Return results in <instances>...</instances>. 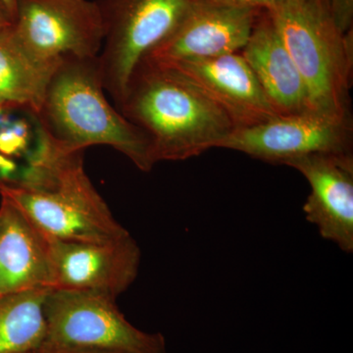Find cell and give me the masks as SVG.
<instances>
[{"label": "cell", "mask_w": 353, "mask_h": 353, "mask_svg": "<svg viewBox=\"0 0 353 353\" xmlns=\"http://www.w3.org/2000/svg\"><path fill=\"white\" fill-rule=\"evenodd\" d=\"M307 92L310 110L352 118V34L334 24L329 0H288L264 9Z\"/></svg>", "instance_id": "obj_4"}, {"label": "cell", "mask_w": 353, "mask_h": 353, "mask_svg": "<svg viewBox=\"0 0 353 353\" xmlns=\"http://www.w3.org/2000/svg\"><path fill=\"white\" fill-rule=\"evenodd\" d=\"M329 6L336 28L343 34H352L353 0H329Z\"/></svg>", "instance_id": "obj_18"}, {"label": "cell", "mask_w": 353, "mask_h": 353, "mask_svg": "<svg viewBox=\"0 0 353 353\" xmlns=\"http://www.w3.org/2000/svg\"><path fill=\"white\" fill-rule=\"evenodd\" d=\"M97 57L63 58L32 117L39 129L64 150L83 152L90 146L108 145L139 170L152 171L157 163L150 139L109 103Z\"/></svg>", "instance_id": "obj_3"}, {"label": "cell", "mask_w": 353, "mask_h": 353, "mask_svg": "<svg viewBox=\"0 0 353 353\" xmlns=\"http://www.w3.org/2000/svg\"><path fill=\"white\" fill-rule=\"evenodd\" d=\"M13 29L26 50L53 65L97 57L104 39L99 7L88 0H17Z\"/></svg>", "instance_id": "obj_7"}, {"label": "cell", "mask_w": 353, "mask_h": 353, "mask_svg": "<svg viewBox=\"0 0 353 353\" xmlns=\"http://www.w3.org/2000/svg\"><path fill=\"white\" fill-rule=\"evenodd\" d=\"M39 353H116L99 352V350H76V348L57 347L43 345L39 348Z\"/></svg>", "instance_id": "obj_21"}, {"label": "cell", "mask_w": 353, "mask_h": 353, "mask_svg": "<svg viewBox=\"0 0 353 353\" xmlns=\"http://www.w3.org/2000/svg\"><path fill=\"white\" fill-rule=\"evenodd\" d=\"M1 3L6 7V10L10 14L11 18H12L14 22V18H15L16 7H17V0H0Z\"/></svg>", "instance_id": "obj_23"}, {"label": "cell", "mask_w": 353, "mask_h": 353, "mask_svg": "<svg viewBox=\"0 0 353 353\" xmlns=\"http://www.w3.org/2000/svg\"><path fill=\"white\" fill-rule=\"evenodd\" d=\"M219 1L227 2V3L234 4V6H241L252 7V8L264 9L276 6V4L282 3L288 0H219Z\"/></svg>", "instance_id": "obj_20"}, {"label": "cell", "mask_w": 353, "mask_h": 353, "mask_svg": "<svg viewBox=\"0 0 353 353\" xmlns=\"http://www.w3.org/2000/svg\"><path fill=\"white\" fill-rule=\"evenodd\" d=\"M150 139L155 163L183 161L220 148L233 122L175 69L141 61L117 108Z\"/></svg>", "instance_id": "obj_2"}, {"label": "cell", "mask_w": 353, "mask_h": 353, "mask_svg": "<svg viewBox=\"0 0 353 353\" xmlns=\"http://www.w3.org/2000/svg\"><path fill=\"white\" fill-rule=\"evenodd\" d=\"M17 175L18 166L13 158L0 152V182H11L17 179Z\"/></svg>", "instance_id": "obj_19"}, {"label": "cell", "mask_w": 353, "mask_h": 353, "mask_svg": "<svg viewBox=\"0 0 353 353\" xmlns=\"http://www.w3.org/2000/svg\"><path fill=\"white\" fill-rule=\"evenodd\" d=\"M50 290L0 296V353H32L46 343L44 301Z\"/></svg>", "instance_id": "obj_16"}, {"label": "cell", "mask_w": 353, "mask_h": 353, "mask_svg": "<svg viewBox=\"0 0 353 353\" xmlns=\"http://www.w3.org/2000/svg\"><path fill=\"white\" fill-rule=\"evenodd\" d=\"M261 12L219 0H197L173 34L141 61L170 65L241 52Z\"/></svg>", "instance_id": "obj_9"}, {"label": "cell", "mask_w": 353, "mask_h": 353, "mask_svg": "<svg viewBox=\"0 0 353 353\" xmlns=\"http://www.w3.org/2000/svg\"><path fill=\"white\" fill-rule=\"evenodd\" d=\"M13 24L10 14L6 10V7L0 1V32Z\"/></svg>", "instance_id": "obj_22"}, {"label": "cell", "mask_w": 353, "mask_h": 353, "mask_svg": "<svg viewBox=\"0 0 353 353\" xmlns=\"http://www.w3.org/2000/svg\"><path fill=\"white\" fill-rule=\"evenodd\" d=\"M48 236L17 206L0 203V296L52 290Z\"/></svg>", "instance_id": "obj_13"}, {"label": "cell", "mask_w": 353, "mask_h": 353, "mask_svg": "<svg viewBox=\"0 0 353 353\" xmlns=\"http://www.w3.org/2000/svg\"><path fill=\"white\" fill-rule=\"evenodd\" d=\"M44 316V345L116 353H167L161 334L136 328L121 312L116 299L108 294L50 290Z\"/></svg>", "instance_id": "obj_6"}, {"label": "cell", "mask_w": 353, "mask_h": 353, "mask_svg": "<svg viewBox=\"0 0 353 353\" xmlns=\"http://www.w3.org/2000/svg\"><path fill=\"white\" fill-rule=\"evenodd\" d=\"M31 130L27 121H9L0 127V152L10 158L28 154Z\"/></svg>", "instance_id": "obj_17"}, {"label": "cell", "mask_w": 353, "mask_h": 353, "mask_svg": "<svg viewBox=\"0 0 353 353\" xmlns=\"http://www.w3.org/2000/svg\"><path fill=\"white\" fill-rule=\"evenodd\" d=\"M83 152H69L39 129L20 176L0 182V196L12 202L51 238L110 241L130 236L114 218L83 168Z\"/></svg>", "instance_id": "obj_1"}, {"label": "cell", "mask_w": 353, "mask_h": 353, "mask_svg": "<svg viewBox=\"0 0 353 353\" xmlns=\"http://www.w3.org/2000/svg\"><path fill=\"white\" fill-rule=\"evenodd\" d=\"M58 65L41 61L26 50L13 24L0 32V108L24 109L36 115Z\"/></svg>", "instance_id": "obj_15"}, {"label": "cell", "mask_w": 353, "mask_h": 353, "mask_svg": "<svg viewBox=\"0 0 353 353\" xmlns=\"http://www.w3.org/2000/svg\"><path fill=\"white\" fill-rule=\"evenodd\" d=\"M220 148L278 165L307 155L352 153V118L312 110L278 115L256 126L234 129Z\"/></svg>", "instance_id": "obj_8"}, {"label": "cell", "mask_w": 353, "mask_h": 353, "mask_svg": "<svg viewBox=\"0 0 353 353\" xmlns=\"http://www.w3.org/2000/svg\"><path fill=\"white\" fill-rule=\"evenodd\" d=\"M307 181L306 220L324 240L353 252V155L313 154L285 162Z\"/></svg>", "instance_id": "obj_11"}, {"label": "cell", "mask_w": 353, "mask_h": 353, "mask_svg": "<svg viewBox=\"0 0 353 353\" xmlns=\"http://www.w3.org/2000/svg\"><path fill=\"white\" fill-rule=\"evenodd\" d=\"M240 53L278 115L310 110L303 78L266 11Z\"/></svg>", "instance_id": "obj_14"}, {"label": "cell", "mask_w": 353, "mask_h": 353, "mask_svg": "<svg viewBox=\"0 0 353 353\" xmlns=\"http://www.w3.org/2000/svg\"><path fill=\"white\" fill-rule=\"evenodd\" d=\"M46 236L52 290L101 292L117 299L138 277L141 253L131 234L102 243Z\"/></svg>", "instance_id": "obj_10"}, {"label": "cell", "mask_w": 353, "mask_h": 353, "mask_svg": "<svg viewBox=\"0 0 353 353\" xmlns=\"http://www.w3.org/2000/svg\"><path fill=\"white\" fill-rule=\"evenodd\" d=\"M39 350H37V352H32V353H39Z\"/></svg>", "instance_id": "obj_24"}, {"label": "cell", "mask_w": 353, "mask_h": 353, "mask_svg": "<svg viewBox=\"0 0 353 353\" xmlns=\"http://www.w3.org/2000/svg\"><path fill=\"white\" fill-rule=\"evenodd\" d=\"M164 66L201 88L225 111L236 129L256 126L278 116L240 52Z\"/></svg>", "instance_id": "obj_12"}, {"label": "cell", "mask_w": 353, "mask_h": 353, "mask_svg": "<svg viewBox=\"0 0 353 353\" xmlns=\"http://www.w3.org/2000/svg\"><path fill=\"white\" fill-rule=\"evenodd\" d=\"M197 0H97L104 27V90L119 106L134 69L182 23Z\"/></svg>", "instance_id": "obj_5"}]
</instances>
